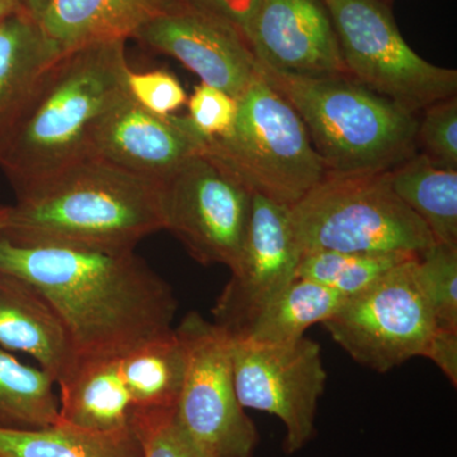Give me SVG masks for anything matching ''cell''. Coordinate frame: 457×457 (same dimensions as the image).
Masks as SVG:
<instances>
[{
    "instance_id": "obj_1",
    "label": "cell",
    "mask_w": 457,
    "mask_h": 457,
    "mask_svg": "<svg viewBox=\"0 0 457 457\" xmlns=\"http://www.w3.org/2000/svg\"><path fill=\"white\" fill-rule=\"evenodd\" d=\"M0 270L53 306L80 363L117 360L173 332V290L134 252L16 245L0 237Z\"/></svg>"
},
{
    "instance_id": "obj_2",
    "label": "cell",
    "mask_w": 457,
    "mask_h": 457,
    "mask_svg": "<svg viewBox=\"0 0 457 457\" xmlns=\"http://www.w3.org/2000/svg\"><path fill=\"white\" fill-rule=\"evenodd\" d=\"M14 192L0 234L12 245L134 252L165 230L161 183L93 156Z\"/></svg>"
},
{
    "instance_id": "obj_3",
    "label": "cell",
    "mask_w": 457,
    "mask_h": 457,
    "mask_svg": "<svg viewBox=\"0 0 457 457\" xmlns=\"http://www.w3.org/2000/svg\"><path fill=\"white\" fill-rule=\"evenodd\" d=\"M126 42L62 54L0 140V170L20 189L89 158L99 125L128 92Z\"/></svg>"
},
{
    "instance_id": "obj_4",
    "label": "cell",
    "mask_w": 457,
    "mask_h": 457,
    "mask_svg": "<svg viewBox=\"0 0 457 457\" xmlns=\"http://www.w3.org/2000/svg\"><path fill=\"white\" fill-rule=\"evenodd\" d=\"M302 117L328 174L385 173L417 153L418 117L348 75L305 77L258 62Z\"/></svg>"
},
{
    "instance_id": "obj_5",
    "label": "cell",
    "mask_w": 457,
    "mask_h": 457,
    "mask_svg": "<svg viewBox=\"0 0 457 457\" xmlns=\"http://www.w3.org/2000/svg\"><path fill=\"white\" fill-rule=\"evenodd\" d=\"M288 216L302 254L336 251L420 255L436 243L425 222L390 187L386 171L327 174L288 207Z\"/></svg>"
},
{
    "instance_id": "obj_6",
    "label": "cell",
    "mask_w": 457,
    "mask_h": 457,
    "mask_svg": "<svg viewBox=\"0 0 457 457\" xmlns=\"http://www.w3.org/2000/svg\"><path fill=\"white\" fill-rule=\"evenodd\" d=\"M204 152L233 171L252 194L288 207L328 174L302 117L264 79L260 68L237 99L231 130L204 141Z\"/></svg>"
},
{
    "instance_id": "obj_7",
    "label": "cell",
    "mask_w": 457,
    "mask_h": 457,
    "mask_svg": "<svg viewBox=\"0 0 457 457\" xmlns=\"http://www.w3.org/2000/svg\"><path fill=\"white\" fill-rule=\"evenodd\" d=\"M335 26L348 77L418 113L455 97L457 71L433 65L403 38L383 0H321Z\"/></svg>"
},
{
    "instance_id": "obj_8",
    "label": "cell",
    "mask_w": 457,
    "mask_h": 457,
    "mask_svg": "<svg viewBox=\"0 0 457 457\" xmlns=\"http://www.w3.org/2000/svg\"><path fill=\"white\" fill-rule=\"evenodd\" d=\"M186 352V375L174 418L180 431L207 457H252L257 428L237 399L230 336L188 312L174 328Z\"/></svg>"
},
{
    "instance_id": "obj_9",
    "label": "cell",
    "mask_w": 457,
    "mask_h": 457,
    "mask_svg": "<svg viewBox=\"0 0 457 457\" xmlns=\"http://www.w3.org/2000/svg\"><path fill=\"white\" fill-rule=\"evenodd\" d=\"M418 257L345 300L324 321L337 345L360 365L383 374L425 354L437 319L418 275Z\"/></svg>"
},
{
    "instance_id": "obj_10",
    "label": "cell",
    "mask_w": 457,
    "mask_h": 457,
    "mask_svg": "<svg viewBox=\"0 0 457 457\" xmlns=\"http://www.w3.org/2000/svg\"><path fill=\"white\" fill-rule=\"evenodd\" d=\"M252 195L218 159L198 153L162 182L165 230L204 266L230 270L245 245Z\"/></svg>"
},
{
    "instance_id": "obj_11",
    "label": "cell",
    "mask_w": 457,
    "mask_h": 457,
    "mask_svg": "<svg viewBox=\"0 0 457 457\" xmlns=\"http://www.w3.org/2000/svg\"><path fill=\"white\" fill-rule=\"evenodd\" d=\"M230 350L242 407L278 417L286 428V453L302 450L314 436L318 403L326 389L320 345L306 337L270 345L230 336Z\"/></svg>"
},
{
    "instance_id": "obj_12",
    "label": "cell",
    "mask_w": 457,
    "mask_h": 457,
    "mask_svg": "<svg viewBox=\"0 0 457 457\" xmlns=\"http://www.w3.org/2000/svg\"><path fill=\"white\" fill-rule=\"evenodd\" d=\"M302 255L291 228L288 206L252 195L245 245L213 306V323L224 328L228 336L245 332L296 278Z\"/></svg>"
},
{
    "instance_id": "obj_13",
    "label": "cell",
    "mask_w": 457,
    "mask_h": 457,
    "mask_svg": "<svg viewBox=\"0 0 457 457\" xmlns=\"http://www.w3.org/2000/svg\"><path fill=\"white\" fill-rule=\"evenodd\" d=\"M134 38L156 53L179 60L201 83L237 99L258 74L257 59L245 36L185 0H174L141 27Z\"/></svg>"
},
{
    "instance_id": "obj_14",
    "label": "cell",
    "mask_w": 457,
    "mask_h": 457,
    "mask_svg": "<svg viewBox=\"0 0 457 457\" xmlns=\"http://www.w3.org/2000/svg\"><path fill=\"white\" fill-rule=\"evenodd\" d=\"M204 141L187 116H158L126 92L99 125L90 156L162 185Z\"/></svg>"
},
{
    "instance_id": "obj_15",
    "label": "cell",
    "mask_w": 457,
    "mask_h": 457,
    "mask_svg": "<svg viewBox=\"0 0 457 457\" xmlns=\"http://www.w3.org/2000/svg\"><path fill=\"white\" fill-rule=\"evenodd\" d=\"M246 41L257 62L276 71L305 77L348 75L321 0H262Z\"/></svg>"
},
{
    "instance_id": "obj_16",
    "label": "cell",
    "mask_w": 457,
    "mask_h": 457,
    "mask_svg": "<svg viewBox=\"0 0 457 457\" xmlns=\"http://www.w3.org/2000/svg\"><path fill=\"white\" fill-rule=\"evenodd\" d=\"M0 345L33 357L57 387L68 383L79 368L68 330L46 297L26 279L2 270Z\"/></svg>"
},
{
    "instance_id": "obj_17",
    "label": "cell",
    "mask_w": 457,
    "mask_h": 457,
    "mask_svg": "<svg viewBox=\"0 0 457 457\" xmlns=\"http://www.w3.org/2000/svg\"><path fill=\"white\" fill-rule=\"evenodd\" d=\"M174 0H50L40 25L60 54L134 38Z\"/></svg>"
},
{
    "instance_id": "obj_18",
    "label": "cell",
    "mask_w": 457,
    "mask_h": 457,
    "mask_svg": "<svg viewBox=\"0 0 457 457\" xmlns=\"http://www.w3.org/2000/svg\"><path fill=\"white\" fill-rule=\"evenodd\" d=\"M62 55L23 9L0 20V140L11 130L41 75Z\"/></svg>"
},
{
    "instance_id": "obj_19",
    "label": "cell",
    "mask_w": 457,
    "mask_h": 457,
    "mask_svg": "<svg viewBox=\"0 0 457 457\" xmlns=\"http://www.w3.org/2000/svg\"><path fill=\"white\" fill-rule=\"evenodd\" d=\"M59 420L66 425L101 432L131 426L134 405L119 359L80 363L59 387Z\"/></svg>"
},
{
    "instance_id": "obj_20",
    "label": "cell",
    "mask_w": 457,
    "mask_h": 457,
    "mask_svg": "<svg viewBox=\"0 0 457 457\" xmlns=\"http://www.w3.org/2000/svg\"><path fill=\"white\" fill-rule=\"evenodd\" d=\"M386 176L396 196L425 222L436 243L457 246V170L437 167L416 153Z\"/></svg>"
},
{
    "instance_id": "obj_21",
    "label": "cell",
    "mask_w": 457,
    "mask_h": 457,
    "mask_svg": "<svg viewBox=\"0 0 457 457\" xmlns=\"http://www.w3.org/2000/svg\"><path fill=\"white\" fill-rule=\"evenodd\" d=\"M0 457H145L132 426L92 431L64 422L36 431L0 429Z\"/></svg>"
},
{
    "instance_id": "obj_22",
    "label": "cell",
    "mask_w": 457,
    "mask_h": 457,
    "mask_svg": "<svg viewBox=\"0 0 457 457\" xmlns=\"http://www.w3.org/2000/svg\"><path fill=\"white\" fill-rule=\"evenodd\" d=\"M134 409H176L186 375V352L176 330L119 359Z\"/></svg>"
},
{
    "instance_id": "obj_23",
    "label": "cell",
    "mask_w": 457,
    "mask_h": 457,
    "mask_svg": "<svg viewBox=\"0 0 457 457\" xmlns=\"http://www.w3.org/2000/svg\"><path fill=\"white\" fill-rule=\"evenodd\" d=\"M345 300L324 286L296 278L258 314L245 332L231 337H245L270 345L295 342L305 337L309 328L332 318Z\"/></svg>"
},
{
    "instance_id": "obj_24",
    "label": "cell",
    "mask_w": 457,
    "mask_h": 457,
    "mask_svg": "<svg viewBox=\"0 0 457 457\" xmlns=\"http://www.w3.org/2000/svg\"><path fill=\"white\" fill-rule=\"evenodd\" d=\"M55 380L0 347V429L36 431L59 422Z\"/></svg>"
},
{
    "instance_id": "obj_25",
    "label": "cell",
    "mask_w": 457,
    "mask_h": 457,
    "mask_svg": "<svg viewBox=\"0 0 457 457\" xmlns=\"http://www.w3.org/2000/svg\"><path fill=\"white\" fill-rule=\"evenodd\" d=\"M414 257L418 255L312 252L302 255L296 278L309 279L350 299Z\"/></svg>"
},
{
    "instance_id": "obj_26",
    "label": "cell",
    "mask_w": 457,
    "mask_h": 457,
    "mask_svg": "<svg viewBox=\"0 0 457 457\" xmlns=\"http://www.w3.org/2000/svg\"><path fill=\"white\" fill-rule=\"evenodd\" d=\"M417 270L437 326L457 328V246L435 243L420 254Z\"/></svg>"
},
{
    "instance_id": "obj_27",
    "label": "cell",
    "mask_w": 457,
    "mask_h": 457,
    "mask_svg": "<svg viewBox=\"0 0 457 457\" xmlns=\"http://www.w3.org/2000/svg\"><path fill=\"white\" fill-rule=\"evenodd\" d=\"M417 147L433 164L457 170V99L436 102L423 110L418 120Z\"/></svg>"
},
{
    "instance_id": "obj_28",
    "label": "cell",
    "mask_w": 457,
    "mask_h": 457,
    "mask_svg": "<svg viewBox=\"0 0 457 457\" xmlns=\"http://www.w3.org/2000/svg\"><path fill=\"white\" fill-rule=\"evenodd\" d=\"M176 409H134L131 426L139 436L145 457H207L180 431Z\"/></svg>"
},
{
    "instance_id": "obj_29",
    "label": "cell",
    "mask_w": 457,
    "mask_h": 457,
    "mask_svg": "<svg viewBox=\"0 0 457 457\" xmlns=\"http://www.w3.org/2000/svg\"><path fill=\"white\" fill-rule=\"evenodd\" d=\"M187 104V119L204 140L225 137L236 122L237 99L215 87L198 84Z\"/></svg>"
},
{
    "instance_id": "obj_30",
    "label": "cell",
    "mask_w": 457,
    "mask_h": 457,
    "mask_svg": "<svg viewBox=\"0 0 457 457\" xmlns=\"http://www.w3.org/2000/svg\"><path fill=\"white\" fill-rule=\"evenodd\" d=\"M126 88L137 104L158 116H171L188 101L182 84L167 71L137 73L130 69Z\"/></svg>"
},
{
    "instance_id": "obj_31",
    "label": "cell",
    "mask_w": 457,
    "mask_h": 457,
    "mask_svg": "<svg viewBox=\"0 0 457 457\" xmlns=\"http://www.w3.org/2000/svg\"><path fill=\"white\" fill-rule=\"evenodd\" d=\"M220 18L237 29L246 40L249 26L262 0H185Z\"/></svg>"
},
{
    "instance_id": "obj_32",
    "label": "cell",
    "mask_w": 457,
    "mask_h": 457,
    "mask_svg": "<svg viewBox=\"0 0 457 457\" xmlns=\"http://www.w3.org/2000/svg\"><path fill=\"white\" fill-rule=\"evenodd\" d=\"M423 357L431 360L457 386V328L437 326Z\"/></svg>"
},
{
    "instance_id": "obj_33",
    "label": "cell",
    "mask_w": 457,
    "mask_h": 457,
    "mask_svg": "<svg viewBox=\"0 0 457 457\" xmlns=\"http://www.w3.org/2000/svg\"><path fill=\"white\" fill-rule=\"evenodd\" d=\"M50 0H20L21 7L36 20H40Z\"/></svg>"
},
{
    "instance_id": "obj_34",
    "label": "cell",
    "mask_w": 457,
    "mask_h": 457,
    "mask_svg": "<svg viewBox=\"0 0 457 457\" xmlns=\"http://www.w3.org/2000/svg\"><path fill=\"white\" fill-rule=\"evenodd\" d=\"M18 9H22L20 4V0H0V12L2 13H12Z\"/></svg>"
},
{
    "instance_id": "obj_35",
    "label": "cell",
    "mask_w": 457,
    "mask_h": 457,
    "mask_svg": "<svg viewBox=\"0 0 457 457\" xmlns=\"http://www.w3.org/2000/svg\"><path fill=\"white\" fill-rule=\"evenodd\" d=\"M9 218V204H0V234L4 230Z\"/></svg>"
},
{
    "instance_id": "obj_36",
    "label": "cell",
    "mask_w": 457,
    "mask_h": 457,
    "mask_svg": "<svg viewBox=\"0 0 457 457\" xmlns=\"http://www.w3.org/2000/svg\"><path fill=\"white\" fill-rule=\"evenodd\" d=\"M7 14L9 13H2V12H0V20H2L3 17L7 16Z\"/></svg>"
},
{
    "instance_id": "obj_37",
    "label": "cell",
    "mask_w": 457,
    "mask_h": 457,
    "mask_svg": "<svg viewBox=\"0 0 457 457\" xmlns=\"http://www.w3.org/2000/svg\"><path fill=\"white\" fill-rule=\"evenodd\" d=\"M384 3H386V4L390 5V3L393 2V0H383Z\"/></svg>"
}]
</instances>
